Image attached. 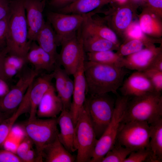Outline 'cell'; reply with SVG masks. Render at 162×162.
I'll return each mask as SVG.
<instances>
[{
	"mask_svg": "<svg viewBox=\"0 0 162 162\" xmlns=\"http://www.w3.org/2000/svg\"><path fill=\"white\" fill-rule=\"evenodd\" d=\"M124 67L98 63L89 61L84 63L86 94H117V91L128 73Z\"/></svg>",
	"mask_w": 162,
	"mask_h": 162,
	"instance_id": "6da1fadb",
	"label": "cell"
},
{
	"mask_svg": "<svg viewBox=\"0 0 162 162\" xmlns=\"http://www.w3.org/2000/svg\"><path fill=\"white\" fill-rule=\"evenodd\" d=\"M10 8L5 47L8 54L26 59L31 42L28 39L23 0H10Z\"/></svg>",
	"mask_w": 162,
	"mask_h": 162,
	"instance_id": "7a4b0ae2",
	"label": "cell"
},
{
	"mask_svg": "<svg viewBox=\"0 0 162 162\" xmlns=\"http://www.w3.org/2000/svg\"><path fill=\"white\" fill-rule=\"evenodd\" d=\"M129 98L122 123L132 121L149 124L162 118V95L156 92Z\"/></svg>",
	"mask_w": 162,
	"mask_h": 162,
	"instance_id": "3957f363",
	"label": "cell"
},
{
	"mask_svg": "<svg viewBox=\"0 0 162 162\" xmlns=\"http://www.w3.org/2000/svg\"><path fill=\"white\" fill-rule=\"evenodd\" d=\"M128 97L118 95L115 101L114 111L109 124L98 139L90 162H101L107 152L113 147L124 117Z\"/></svg>",
	"mask_w": 162,
	"mask_h": 162,
	"instance_id": "277c9868",
	"label": "cell"
},
{
	"mask_svg": "<svg viewBox=\"0 0 162 162\" xmlns=\"http://www.w3.org/2000/svg\"><path fill=\"white\" fill-rule=\"evenodd\" d=\"M108 94L89 95L84 104L98 139L109 124L114 113L115 101Z\"/></svg>",
	"mask_w": 162,
	"mask_h": 162,
	"instance_id": "5b68a950",
	"label": "cell"
},
{
	"mask_svg": "<svg viewBox=\"0 0 162 162\" xmlns=\"http://www.w3.org/2000/svg\"><path fill=\"white\" fill-rule=\"evenodd\" d=\"M98 140L84 104L75 128V143L77 162H90Z\"/></svg>",
	"mask_w": 162,
	"mask_h": 162,
	"instance_id": "8992f818",
	"label": "cell"
},
{
	"mask_svg": "<svg viewBox=\"0 0 162 162\" xmlns=\"http://www.w3.org/2000/svg\"><path fill=\"white\" fill-rule=\"evenodd\" d=\"M57 118L43 119L36 117L28 121L25 127L26 136L35 146L38 162L43 161L44 148L58 136Z\"/></svg>",
	"mask_w": 162,
	"mask_h": 162,
	"instance_id": "52a82bcc",
	"label": "cell"
},
{
	"mask_svg": "<svg viewBox=\"0 0 162 162\" xmlns=\"http://www.w3.org/2000/svg\"><path fill=\"white\" fill-rule=\"evenodd\" d=\"M150 134V126L147 122L132 121L122 123L116 142L134 151L149 148Z\"/></svg>",
	"mask_w": 162,
	"mask_h": 162,
	"instance_id": "ba28073f",
	"label": "cell"
},
{
	"mask_svg": "<svg viewBox=\"0 0 162 162\" xmlns=\"http://www.w3.org/2000/svg\"><path fill=\"white\" fill-rule=\"evenodd\" d=\"M38 73L34 69H28L23 71L14 86L0 97V112L11 115L16 110Z\"/></svg>",
	"mask_w": 162,
	"mask_h": 162,
	"instance_id": "9c48e42d",
	"label": "cell"
},
{
	"mask_svg": "<svg viewBox=\"0 0 162 162\" xmlns=\"http://www.w3.org/2000/svg\"><path fill=\"white\" fill-rule=\"evenodd\" d=\"M112 4V8L104 13L106 16L104 19L118 38L123 39L127 30L137 16L139 6L131 0L122 4Z\"/></svg>",
	"mask_w": 162,
	"mask_h": 162,
	"instance_id": "30bf717a",
	"label": "cell"
},
{
	"mask_svg": "<svg viewBox=\"0 0 162 162\" xmlns=\"http://www.w3.org/2000/svg\"><path fill=\"white\" fill-rule=\"evenodd\" d=\"M86 15L53 11L47 13V20L56 33L60 45L63 41L77 34L82 26Z\"/></svg>",
	"mask_w": 162,
	"mask_h": 162,
	"instance_id": "8fae6325",
	"label": "cell"
},
{
	"mask_svg": "<svg viewBox=\"0 0 162 162\" xmlns=\"http://www.w3.org/2000/svg\"><path fill=\"white\" fill-rule=\"evenodd\" d=\"M56 63L62 66L69 75H73L81 58L85 56L79 31L73 37L63 41Z\"/></svg>",
	"mask_w": 162,
	"mask_h": 162,
	"instance_id": "7c38bea8",
	"label": "cell"
},
{
	"mask_svg": "<svg viewBox=\"0 0 162 162\" xmlns=\"http://www.w3.org/2000/svg\"><path fill=\"white\" fill-rule=\"evenodd\" d=\"M85 56L80 60L74 76V90L70 110L74 125L82 111L86 99V82L84 72Z\"/></svg>",
	"mask_w": 162,
	"mask_h": 162,
	"instance_id": "4fadbf2b",
	"label": "cell"
},
{
	"mask_svg": "<svg viewBox=\"0 0 162 162\" xmlns=\"http://www.w3.org/2000/svg\"><path fill=\"white\" fill-rule=\"evenodd\" d=\"M46 0H23L28 30V39L30 42L36 37L44 26L43 12Z\"/></svg>",
	"mask_w": 162,
	"mask_h": 162,
	"instance_id": "5bb4252c",
	"label": "cell"
},
{
	"mask_svg": "<svg viewBox=\"0 0 162 162\" xmlns=\"http://www.w3.org/2000/svg\"><path fill=\"white\" fill-rule=\"evenodd\" d=\"M52 72L42 75L35 78L28 89L26 92L29 105V117L28 121L36 117L38 105L43 95L53 85Z\"/></svg>",
	"mask_w": 162,
	"mask_h": 162,
	"instance_id": "9a60e30c",
	"label": "cell"
},
{
	"mask_svg": "<svg viewBox=\"0 0 162 162\" xmlns=\"http://www.w3.org/2000/svg\"><path fill=\"white\" fill-rule=\"evenodd\" d=\"M162 51V46L156 47L154 44L123 58V67L136 71L144 72L148 69L153 60Z\"/></svg>",
	"mask_w": 162,
	"mask_h": 162,
	"instance_id": "2e32d148",
	"label": "cell"
},
{
	"mask_svg": "<svg viewBox=\"0 0 162 162\" xmlns=\"http://www.w3.org/2000/svg\"><path fill=\"white\" fill-rule=\"evenodd\" d=\"M119 88L122 95L129 98L155 91L147 76L143 72L138 71L132 74L123 82Z\"/></svg>",
	"mask_w": 162,
	"mask_h": 162,
	"instance_id": "e0dca14e",
	"label": "cell"
},
{
	"mask_svg": "<svg viewBox=\"0 0 162 162\" xmlns=\"http://www.w3.org/2000/svg\"><path fill=\"white\" fill-rule=\"evenodd\" d=\"M52 72L53 79L55 80V88L62 101L63 110H70L74 88L73 80L57 64Z\"/></svg>",
	"mask_w": 162,
	"mask_h": 162,
	"instance_id": "ac0fdd59",
	"label": "cell"
},
{
	"mask_svg": "<svg viewBox=\"0 0 162 162\" xmlns=\"http://www.w3.org/2000/svg\"><path fill=\"white\" fill-rule=\"evenodd\" d=\"M93 13L87 14L80 30L110 41L120 46L121 43L116 33L107 25L104 18L93 17Z\"/></svg>",
	"mask_w": 162,
	"mask_h": 162,
	"instance_id": "d6986e66",
	"label": "cell"
},
{
	"mask_svg": "<svg viewBox=\"0 0 162 162\" xmlns=\"http://www.w3.org/2000/svg\"><path fill=\"white\" fill-rule=\"evenodd\" d=\"M63 110L62 101L52 85L43 95L37 108L39 118H57Z\"/></svg>",
	"mask_w": 162,
	"mask_h": 162,
	"instance_id": "ffe728a7",
	"label": "cell"
},
{
	"mask_svg": "<svg viewBox=\"0 0 162 162\" xmlns=\"http://www.w3.org/2000/svg\"><path fill=\"white\" fill-rule=\"evenodd\" d=\"M60 132L58 138L64 147L70 152L76 151L75 143V126L70 110H63L57 118Z\"/></svg>",
	"mask_w": 162,
	"mask_h": 162,
	"instance_id": "44dd1931",
	"label": "cell"
},
{
	"mask_svg": "<svg viewBox=\"0 0 162 162\" xmlns=\"http://www.w3.org/2000/svg\"><path fill=\"white\" fill-rule=\"evenodd\" d=\"M138 16L140 28L148 36L154 39H160L162 36V17L145 7Z\"/></svg>",
	"mask_w": 162,
	"mask_h": 162,
	"instance_id": "7402d4cb",
	"label": "cell"
},
{
	"mask_svg": "<svg viewBox=\"0 0 162 162\" xmlns=\"http://www.w3.org/2000/svg\"><path fill=\"white\" fill-rule=\"evenodd\" d=\"M35 41L56 61L58 55L57 47L60 46L58 37L50 23L46 21L38 34Z\"/></svg>",
	"mask_w": 162,
	"mask_h": 162,
	"instance_id": "603a6c76",
	"label": "cell"
},
{
	"mask_svg": "<svg viewBox=\"0 0 162 162\" xmlns=\"http://www.w3.org/2000/svg\"><path fill=\"white\" fill-rule=\"evenodd\" d=\"M112 0H76L57 12L66 14L86 15L108 4H111Z\"/></svg>",
	"mask_w": 162,
	"mask_h": 162,
	"instance_id": "cb8c5ba5",
	"label": "cell"
},
{
	"mask_svg": "<svg viewBox=\"0 0 162 162\" xmlns=\"http://www.w3.org/2000/svg\"><path fill=\"white\" fill-rule=\"evenodd\" d=\"M43 159L46 162H73L76 158L64 146L58 135L51 143L46 146L43 152Z\"/></svg>",
	"mask_w": 162,
	"mask_h": 162,
	"instance_id": "d4e9b609",
	"label": "cell"
},
{
	"mask_svg": "<svg viewBox=\"0 0 162 162\" xmlns=\"http://www.w3.org/2000/svg\"><path fill=\"white\" fill-rule=\"evenodd\" d=\"M83 49L85 52L107 50L117 51L119 46L97 36L82 32L80 30Z\"/></svg>",
	"mask_w": 162,
	"mask_h": 162,
	"instance_id": "484cf974",
	"label": "cell"
},
{
	"mask_svg": "<svg viewBox=\"0 0 162 162\" xmlns=\"http://www.w3.org/2000/svg\"><path fill=\"white\" fill-rule=\"evenodd\" d=\"M149 125V148L155 162H161L162 161V118Z\"/></svg>",
	"mask_w": 162,
	"mask_h": 162,
	"instance_id": "4316f807",
	"label": "cell"
},
{
	"mask_svg": "<svg viewBox=\"0 0 162 162\" xmlns=\"http://www.w3.org/2000/svg\"><path fill=\"white\" fill-rule=\"evenodd\" d=\"M87 55L88 61L119 67H124L123 57H120L113 51L88 52L87 53Z\"/></svg>",
	"mask_w": 162,
	"mask_h": 162,
	"instance_id": "83f0119b",
	"label": "cell"
},
{
	"mask_svg": "<svg viewBox=\"0 0 162 162\" xmlns=\"http://www.w3.org/2000/svg\"><path fill=\"white\" fill-rule=\"evenodd\" d=\"M133 151L116 142L113 147L102 158L101 162H124Z\"/></svg>",
	"mask_w": 162,
	"mask_h": 162,
	"instance_id": "f1b7e54d",
	"label": "cell"
},
{
	"mask_svg": "<svg viewBox=\"0 0 162 162\" xmlns=\"http://www.w3.org/2000/svg\"><path fill=\"white\" fill-rule=\"evenodd\" d=\"M145 46V43L141 40L127 39L120 44L116 53L120 57H124L141 50Z\"/></svg>",
	"mask_w": 162,
	"mask_h": 162,
	"instance_id": "f546056e",
	"label": "cell"
},
{
	"mask_svg": "<svg viewBox=\"0 0 162 162\" xmlns=\"http://www.w3.org/2000/svg\"><path fill=\"white\" fill-rule=\"evenodd\" d=\"M22 114V111L18 109L0 124V148L4 144L15 122Z\"/></svg>",
	"mask_w": 162,
	"mask_h": 162,
	"instance_id": "4dcf8cb0",
	"label": "cell"
},
{
	"mask_svg": "<svg viewBox=\"0 0 162 162\" xmlns=\"http://www.w3.org/2000/svg\"><path fill=\"white\" fill-rule=\"evenodd\" d=\"M124 162H155L149 148H145L131 152Z\"/></svg>",
	"mask_w": 162,
	"mask_h": 162,
	"instance_id": "1f68e13d",
	"label": "cell"
},
{
	"mask_svg": "<svg viewBox=\"0 0 162 162\" xmlns=\"http://www.w3.org/2000/svg\"><path fill=\"white\" fill-rule=\"evenodd\" d=\"M38 44L35 41L31 43L30 47L27 53L26 59L27 62L32 64L34 69L39 72L43 70L38 50Z\"/></svg>",
	"mask_w": 162,
	"mask_h": 162,
	"instance_id": "d6a6232c",
	"label": "cell"
},
{
	"mask_svg": "<svg viewBox=\"0 0 162 162\" xmlns=\"http://www.w3.org/2000/svg\"><path fill=\"white\" fill-rule=\"evenodd\" d=\"M152 83L155 92H162V71L154 70H148L143 72Z\"/></svg>",
	"mask_w": 162,
	"mask_h": 162,
	"instance_id": "836d02e7",
	"label": "cell"
},
{
	"mask_svg": "<svg viewBox=\"0 0 162 162\" xmlns=\"http://www.w3.org/2000/svg\"><path fill=\"white\" fill-rule=\"evenodd\" d=\"M33 144L32 141L26 136L18 145L16 154L22 161V158L28 151L32 148Z\"/></svg>",
	"mask_w": 162,
	"mask_h": 162,
	"instance_id": "e575fe53",
	"label": "cell"
},
{
	"mask_svg": "<svg viewBox=\"0 0 162 162\" xmlns=\"http://www.w3.org/2000/svg\"><path fill=\"white\" fill-rule=\"evenodd\" d=\"M9 16L0 20V49L6 46Z\"/></svg>",
	"mask_w": 162,
	"mask_h": 162,
	"instance_id": "d590c367",
	"label": "cell"
},
{
	"mask_svg": "<svg viewBox=\"0 0 162 162\" xmlns=\"http://www.w3.org/2000/svg\"><path fill=\"white\" fill-rule=\"evenodd\" d=\"M142 7L147 8L162 17V0H145Z\"/></svg>",
	"mask_w": 162,
	"mask_h": 162,
	"instance_id": "8d00e7d4",
	"label": "cell"
},
{
	"mask_svg": "<svg viewBox=\"0 0 162 162\" xmlns=\"http://www.w3.org/2000/svg\"><path fill=\"white\" fill-rule=\"evenodd\" d=\"M0 162H22L16 154L8 150L0 149Z\"/></svg>",
	"mask_w": 162,
	"mask_h": 162,
	"instance_id": "74e56055",
	"label": "cell"
},
{
	"mask_svg": "<svg viewBox=\"0 0 162 162\" xmlns=\"http://www.w3.org/2000/svg\"><path fill=\"white\" fill-rule=\"evenodd\" d=\"M10 0H0V20L8 16L10 12Z\"/></svg>",
	"mask_w": 162,
	"mask_h": 162,
	"instance_id": "f35d334b",
	"label": "cell"
},
{
	"mask_svg": "<svg viewBox=\"0 0 162 162\" xmlns=\"http://www.w3.org/2000/svg\"><path fill=\"white\" fill-rule=\"evenodd\" d=\"M8 54V52L5 47L0 49V79L6 81L8 79L4 71V62L5 57Z\"/></svg>",
	"mask_w": 162,
	"mask_h": 162,
	"instance_id": "ab89813d",
	"label": "cell"
},
{
	"mask_svg": "<svg viewBox=\"0 0 162 162\" xmlns=\"http://www.w3.org/2000/svg\"><path fill=\"white\" fill-rule=\"evenodd\" d=\"M76 0H50L49 5L52 8L58 10L62 9Z\"/></svg>",
	"mask_w": 162,
	"mask_h": 162,
	"instance_id": "60d3db41",
	"label": "cell"
},
{
	"mask_svg": "<svg viewBox=\"0 0 162 162\" xmlns=\"http://www.w3.org/2000/svg\"><path fill=\"white\" fill-rule=\"evenodd\" d=\"M151 69L162 71V51L160 52L153 60L148 70Z\"/></svg>",
	"mask_w": 162,
	"mask_h": 162,
	"instance_id": "b9f144b4",
	"label": "cell"
},
{
	"mask_svg": "<svg viewBox=\"0 0 162 162\" xmlns=\"http://www.w3.org/2000/svg\"><path fill=\"white\" fill-rule=\"evenodd\" d=\"M23 162H33L37 161L35 153L32 148L29 150L22 158Z\"/></svg>",
	"mask_w": 162,
	"mask_h": 162,
	"instance_id": "7bdbcfd3",
	"label": "cell"
},
{
	"mask_svg": "<svg viewBox=\"0 0 162 162\" xmlns=\"http://www.w3.org/2000/svg\"><path fill=\"white\" fill-rule=\"evenodd\" d=\"M9 90L6 81L0 79V97L4 95Z\"/></svg>",
	"mask_w": 162,
	"mask_h": 162,
	"instance_id": "ee69618b",
	"label": "cell"
},
{
	"mask_svg": "<svg viewBox=\"0 0 162 162\" xmlns=\"http://www.w3.org/2000/svg\"><path fill=\"white\" fill-rule=\"evenodd\" d=\"M131 0H112L111 4L121 5L125 4Z\"/></svg>",
	"mask_w": 162,
	"mask_h": 162,
	"instance_id": "f6af8a7d",
	"label": "cell"
},
{
	"mask_svg": "<svg viewBox=\"0 0 162 162\" xmlns=\"http://www.w3.org/2000/svg\"><path fill=\"white\" fill-rule=\"evenodd\" d=\"M11 115L0 112V124L4 120L10 116Z\"/></svg>",
	"mask_w": 162,
	"mask_h": 162,
	"instance_id": "bcb514c9",
	"label": "cell"
},
{
	"mask_svg": "<svg viewBox=\"0 0 162 162\" xmlns=\"http://www.w3.org/2000/svg\"><path fill=\"white\" fill-rule=\"evenodd\" d=\"M131 1L139 6H142L144 3L145 0H131Z\"/></svg>",
	"mask_w": 162,
	"mask_h": 162,
	"instance_id": "7dc6e473",
	"label": "cell"
}]
</instances>
